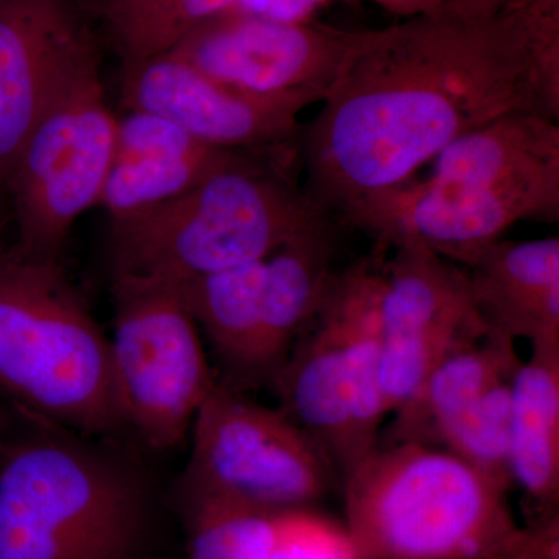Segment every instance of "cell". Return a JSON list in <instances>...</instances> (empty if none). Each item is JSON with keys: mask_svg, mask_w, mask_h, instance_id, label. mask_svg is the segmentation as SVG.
I'll return each instance as SVG.
<instances>
[{"mask_svg": "<svg viewBox=\"0 0 559 559\" xmlns=\"http://www.w3.org/2000/svg\"><path fill=\"white\" fill-rule=\"evenodd\" d=\"M320 103L301 127V189L352 227L466 132L511 112L559 121V5H441L358 32Z\"/></svg>", "mask_w": 559, "mask_h": 559, "instance_id": "cell-1", "label": "cell"}, {"mask_svg": "<svg viewBox=\"0 0 559 559\" xmlns=\"http://www.w3.org/2000/svg\"><path fill=\"white\" fill-rule=\"evenodd\" d=\"M153 488L119 440L7 407L0 430V559H138Z\"/></svg>", "mask_w": 559, "mask_h": 559, "instance_id": "cell-2", "label": "cell"}, {"mask_svg": "<svg viewBox=\"0 0 559 559\" xmlns=\"http://www.w3.org/2000/svg\"><path fill=\"white\" fill-rule=\"evenodd\" d=\"M299 146L260 151L178 198L112 219L114 277L182 283L266 260L331 219L296 182Z\"/></svg>", "mask_w": 559, "mask_h": 559, "instance_id": "cell-3", "label": "cell"}, {"mask_svg": "<svg viewBox=\"0 0 559 559\" xmlns=\"http://www.w3.org/2000/svg\"><path fill=\"white\" fill-rule=\"evenodd\" d=\"M0 400L64 428L119 440L109 337L61 259L0 246Z\"/></svg>", "mask_w": 559, "mask_h": 559, "instance_id": "cell-4", "label": "cell"}, {"mask_svg": "<svg viewBox=\"0 0 559 559\" xmlns=\"http://www.w3.org/2000/svg\"><path fill=\"white\" fill-rule=\"evenodd\" d=\"M342 480L360 559H495L532 535L509 491L441 448L378 444Z\"/></svg>", "mask_w": 559, "mask_h": 559, "instance_id": "cell-5", "label": "cell"}, {"mask_svg": "<svg viewBox=\"0 0 559 559\" xmlns=\"http://www.w3.org/2000/svg\"><path fill=\"white\" fill-rule=\"evenodd\" d=\"M110 367L128 433L154 451L189 436L218 384L180 283L114 277Z\"/></svg>", "mask_w": 559, "mask_h": 559, "instance_id": "cell-6", "label": "cell"}, {"mask_svg": "<svg viewBox=\"0 0 559 559\" xmlns=\"http://www.w3.org/2000/svg\"><path fill=\"white\" fill-rule=\"evenodd\" d=\"M191 451L175 489L267 511L318 507L336 469L282 409L218 384L194 417Z\"/></svg>", "mask_w": 559, "mask_h": 559, "instance_id": "cell-7", "label": "cell"}, {"mask_svg": "<svg viewBox=\"0 0 559 559\" xmlns=\"http://www.w3.org/2000/svg\"><path fill=\"white\" fill-rule=\"evenodd\" d=\"M116 135L117 119L95 62L55 98L11 168L5 190L16 221L14 249L35 259H61L75 221L100 202Z\"/></svg>", "mask_w": 559, "mask_h": 559, "instance_id": "cell-8", "label": "cell"}, {"mask_svg": "<svg viewBox=\"0 0 559 559\" xmlns=\"http://www.w3.org/2000/svg\"><path fill=\"white\" fill-rule=\"evenodd\" d=\"M356 33L227 11L194 28L170 53L231 90L308 108L325 98Z\"/></svg>", "mask_w": 559, "mask_h": 559, "instance_id": "cell-9", "label": "cell"}, {"mask_svg": "<svg viewBox=\"0 0 559 559\" xmlns=\"http://www.w3.org/2000/svg\"><path fill=\"white\" fill-rule=\"evenodd\" d=\"M390 249L392 257L381 260L378 297L389 417L409 403L455 342L485 325L462 266L417 245Z\"/></svg>", "mask_w": 559, "mask_h": 559, "instance_id": "cell-10", "label": "cell"}, {"mask_svg": "<svg viewBox=\"0 0 559 559\" xmlns=\"http://www.w3.org/2000/svg\"><path fill=\"white\" fill-rule=\"evenodd\" d=\"M95 13L91 0H0V189L55 98L100 62Z\"/></svg>", "mask_w": 559, "mask_h": 559, "instance_id": "cell-11", "label": "cell"}, {"mask_svg": "<svg viewBox=\"0 0 559 559\" xmlns=\"http://www.w3.org/2000/svg\"><path fill=\"white\" fill-rule=\"evenodd\" d=\"M124 108L156 114L210 146L275 151L299 146L307 106L255 97L210 79L175 55L123 73Z\"/></svg>", "mask_w": 559, "mask_h": 559, "instance_id": "cell-12", "label": "cell"}, {"mask_svg": "<svg viewBox=\"0 0 559 559\" xmlns=\"http://www.w3.org/2000/svg\"><path fill=\"white\" fill-rule=\"evenodd\" d=\"M463 270L485 325L532 345L559 342V238L500 240Z\"/></svg>", "mask_w": 559, "mask_h": 559, "instance_id": "cell-13", "label": "cell"}, {"mask_svg": "<svg viewBox=\"0 0 559 559\" xmlns=\"http://www.w3.org/2000/svg\"><path fill=\"white\" fill-rule=\"evenodd\" d=\"M271 388L280 409L314 440L340 476L358 465L340 331L325 305L290 349Z\"/></svg>", "mask_w": 559, "mask_h": 559, "instance_id": "cell-14", "label": "cell"}, {"mask_svg": "<svg viewBox=\"0 0 559 559\" xmlns=\"http://www.w3.org/2000/svg\"><path fill=\"white\" fill-rule=\"evenodd\" d=\"M430 164L428 178L443 182L559 191V121L507 114L454 140Z\"/></svg>", "mask_w": 559, "mask_h": 559, "instance_id": "cell-15", "label": "cell"}, {"mask_svg": "<svg viewBox=\"0 0 559 559\" xmlns=\"http://www.w3.org/2000/svg\"><path fill=\"white\" fill-rule=\"evenodd\" d=\"M323 221L264 260L261 289L260 385H271L290 349L318 318L331 282L334 229Z\"/></svg>", "mask_w": 559, "mask_h": 559, "instance_id": "cell-16", "label": "cell"}, {"mask_svg": "<svg viewBox=\"0 0 559 559\" xmlns=\"http://www.w3.org/2000/svg\"><path fill=\"white\" fill-rule=\"evenodd\" d=\"M511 485L521 489L532 525L558 520L559 342L532 345L511 388Z\"/></svg>", "mask_w": 559, "mask_h": 559, "instance_id": "cell-17", "label": "cell"}, {"mask_svg": "<svg viewBox=\"0 0 559 559\" xmlns=\"http://www.w3.org/2000/svg\"><path fill=\"white\" fill-rule=\"evenodd\" d=\"M381 260L382 257H369L334 275L323 301L340 331L359 462L380 443L382 425L388 418L381 388L382 342L378 311Z\"/></svg>", "mask_w": 559, "mask_h": 559, "instance_id": "cell-18", "label": "cell"}, {"mask_svg": "<svg viewBox=\"0 0 559 559\" xmlns=\"http://www.w3.org/2000/svg\"><path fill=\"white\" fill-rule=\"evenodd\" d=\"M521 362L516 341L487 325L471 331L452 345L409 403L392 415L378 444L411 441L433 447L452 418L500 378L513 374Z\"/></svg>", "mask_w": 559, "mask_h": 559, "instance_id": "cell-19", "label": "cell"}, {"mask_svg": "<svg viewBox=\"0 0 559 559\" xmlns=\"http://www.w3.org/2000/svg\"><path fill=\"white\" fill-rule=\"evenodd\" d=\"M264 260L180 283L187 307L204 331L227 388H261L259 352Z\"/></svg>", "mask_w": 559, "mask_h": 559, "instance_id": "cell-20", "label": "cell"}, {"mask_svg": "<svg viewBox=\"0 0 559 559\" xmlns=\"http://www.w3.org/2000/svg\"><path fill=\"white\" fill-rule=\"evenodd\" d=\"M260 151L215 148L200 140L114 157L100 202L110 219L127 218L186 193Z\"/></svg>", "mask_w": 559, "mask_h": 559, "instance_id": "cell-21", "label": "cell"}, {"mask_svg": "<svg viewBox=\"0 0 559 559\" xmlns=\"http://www.w3.org/2000/svg\"><path fill=\"white\" fill-rule=\"evenodd\" d=\"M238 0H102L100 17L123 73L175 49L201 24Z\"/></svg>", "mask_w": 559, "mask_h": 559, "instance_id": "cell-22", "label": "cell"}, {"mask_svg": "<svg viewBox=\"0 0 559 559\" xmlns=\"http://www.w3.org/2000/svg\"><path fill=\"white\" fill-rule=\"evenodd\" d=\"M187 559H270L280 511L175 489Z\"/></svg>", "mask_w": 559, "mask_h": 559, "instance_id": "cell-23", "label": "cell"}, {"mask_svg": "<svg viewBox=\"0 0 559 559\" xmlns=\"http://www.w3.org/2000/svg\"><path fill=\"white\" fill-rule=\"evenodd\" d=\"M518 371V370H516ZM500 378L437 436L433 447L451 452L471 468L510 491L511 388L516 374Z\"/></svg>", "mask_w": 559, "mask_h": 559, "instance_id": "cell-24", "label": "cell"}, {"mask_svg": "<svg viewBox=\"0 0 559 559\" xmlns=\"http://www.w3.org/2000/svg\"><path fill=\"white\" fill-rule=\"evenodd\" d=\"M270 559H360L344 521L318 507L280 511Z\"/></svg>", "mask_w": 559, "mask_h": 559, "instance_id": "cell-25", "label": "cell"}, {"mask_svg": "<svg viewBox=\"0 0 559 559\" xmlns=\"http://www.w3.org/2000/svg\"><path fill=\"white\" fill-rule=\"evenodd\" d=\"M334 0H238L235 13L280 24H305Z\"/></svg>", "mask_w": 559, "mask_h": 559, "instance_id": "cell-26", "label": "cell"}, {"mask_svg": "<svg viewBox=\"0 0 559 559\" xmlns=\"http://www.w3.org/2000/svg\"><path fill=\"white\" fill-rule=\"evenodd\" d=\"M495 559H559L558 520L532 525L527 543Z\"/></svg>", "mask_w": 559, "mask_h": 559, "instance_id": "cell-27", "label": "cell"}, {"mask_svg": "<svg viewBox=\"0 0 559 559\" xmlns=\"http://www.w3.org/2000/svg\"><path fill=\"white\" fill-rule=\"evenodd\" d=\"M532 5H559V0H444L443 7L465 16H491Z\"/></svg>", "mask_w": 559, "mask_h": 559, "instance_id": "cell-28", "label": "cell"}, {"mask_svg": "<svg viewBox=\"0 0 559 559\" xmlns=\"http://www.w3.org/2000/svg\"><path fill=\"white\" fill-rule=\"evenodd\" d=\"M370 2L377 3L389 13L407 20V17L419 16V14L440 9L444 0H370Z\"/></svg>", "mask_w": 559, "mask_h": 559, "instance_id": "cell-29", "label": "cell"}, {"mask_svg": "<svg viewBox=\"0 0 559 559\" xmlns=\"http://www.w3.org/2000/svg\"><path fill=\"white\" fill-rule=\"evenodd\" d=\"M7 417V409H3L2 406H0V430L3 428V423H5Z\"/></svg>", "mask_w": 559, "mask_h": 559, "instance_id": "cell-30", "label": "cell"}]
</instances>
